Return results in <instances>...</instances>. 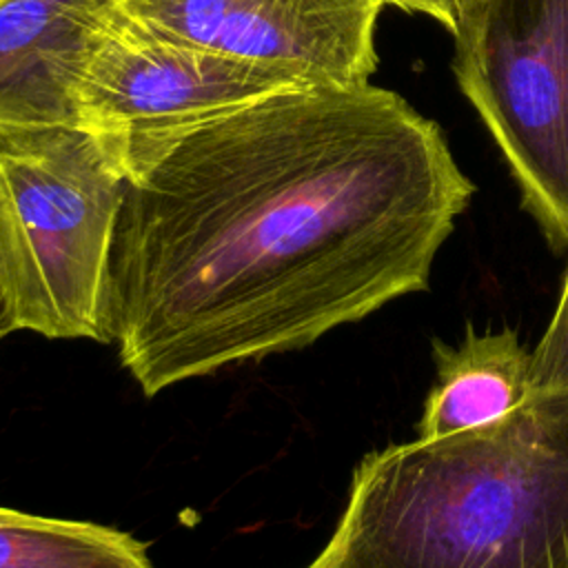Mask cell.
<instances>
[{"mask_svg":"<svg viewBox=\"0 0 568 568\" xmlns=\"http://www.w3.org/2000/svg\"><path fill=\"white\" fill-rule=\"evenodd\" d=\"M115 160L106 337L149 397L426 291L475 193L439 126L371 82L282 91Z\"/></svg>","mask_w":568,"mask_h":568,"instance_id":"cell-1","label":"cell"},{"mask_svg":"<svg viewBox=\"0 0 568 568\" xmlns=\"http://www.w3.org/2000/svg\"><path fill=\"white\" fill-rule=\"evenodd\" d=\"M306 568H568V390L368 453Z\"/></svg>","mask_w":568,"mask_h":568,"instance_id":"cell-2","label":"cell"},{"mask_svg":"<svg viewBox=\"0 0 568 568\" xmlns=\"http://www.w3.org/2000/svg\"><path fill=\"white\" fill-rule=\"evenodd\" d=\"M126 178L82 129L0 138V288L13 331L106 337V284Z\"/></svg>","mask_w":568,"mask_h":568,"instance_id":"cell-3","label":"cell"},{"mask_svg":"<svg viewBox=\"0 0 568 568\" xmlns=\"http://www.w3.org/2000/svg\"><path fill=\"white\" fill-rule=\"evenodd\" d=\"M450 33L462 93L526 211L568 251V0H470Z\"/></svg>","mask_w":568,"mask_h":568,"instance_id":"cell-4","label":"cell"},{"mask_svg":"<svg viewBox=\"0 0 568 568\" xmlns=\"http://www.w3.org/2000/svg\"><path fill=\"white\" fill-rule=\"evenodd\" d=\"M306 87L320 84L284 67L158 33L113 7L80 73L73 102L78 129L95 135L118 158L129 144Z\"/></svg>","mask_w":568,"mask_h":568,"instance_id":"cell-5","label":"cell"},{"mask_svg":"<svg viewBox=\"0 0 568 568\" xmlns=\"http://www.w3.org/2000/svg\"><path fill=\"white\" fill-rule=\"evenodd\" d=\"M146 29L291 69L320 87L371 82L382 0H109Z\"/></svg>","mask_w":568,"mask_h":568,"instance_id":"cell-6","label":"cell"},{"mask_svg":"<svg viewBox=\"0 0 568 568\" xmlns=\"http://www.w3.org/2000/svg\"><path fill=\"white\" fill-rule=\"evenodd\" d=\"M111 9L109 0L0 2V138L78 129L73 93Z\"/></svg>","mask_w":568,"mask_h":568,"instance_id":"cell-7","label":"cell"},{"mask_svg":"<svg viewBox=\"0 0 568 568\" xmlns=\"http://www.w3.org/2000/svg\"><path fill=\"white\" fill-rule=\"evenodd\" d=\"M435 382L424 399L417 439L430 442L493 424L530 393V351L515 328H466L455 344L433 342Z\"/></svg>","mask_w":568,"mask_h":568,"instance_id":"cell-8","label":"cell"},{"mask_svg":"<svg viewBox=\"0 0 568 568\" xmlns=\"http://www.w3.org/2000/svg\"><path fill=\"white\" fill-rule=\"evenodd\" d=\"M0 568H155L133 535L0 506Z\"/></svg>","mask_w":568,"mask_h":568,"instance_id":"cell-9","label":"cell"},{"mask_svg":"<svg viewBox=\"0 0 568 568\" xmlns=\"http://www.w3.org/2000/svg\"><path fill=\"white\" fill-rule=\"evenodd\" d=\"M568 390V273L557 308L530 351V393Z\"/></svg>","mask_w":568,"mask_h":568,"instance_id":"cell-10","label":"cell"},{"mask_svg":"<svg viewBox=\"0 0 568 568\" xmlns=\"http://www.w3.org/2000/svg\"><path fill=\"white\" fill-rule=\"evenodd\" d=\"M470 0H410V13H426L428 18L442 22L448 31L455 29L459 11Z\"/></svg>","mask_w":568,"mask_h":568,"instance_id":"cell-11","label":"cell"},{"mask_svg":"<svg viewBox=\"0 0 568 568\" xmlns=\"http://www.w3.org/2000/svg\"><path fill=\"white\" fill-rule=\"evenodd\" d=\"M13 331V322H11V315H9V308H7V302H4V295H2V288H0V339L4 335H9Z\"/></svg>","mask_w":568,"mask_h":568,"instance_id":"cell-12","label":"cell"},{"mask_svg":"<svg viewBox=\"0 0 568 568\" xmlns=\"http://www.w3.org/2000/svg\"><path fill=\"white\" fill-rule=\"evenodd\" d=\"M384 4H393V7H397V9H402V11H410V0H382Z\"/></svg>","mask_w":568,"mask_h":568,"instance_id":"cell-13","label":"cell"},{"mask_svg":"<svg viewBox=\"0 0 568 568\" xmlns=\"http://www.w3.org/2000/svg\"><path fill=\"white\" fill-rule=\"evenodd\" d=\"M0 2H2V0H0Z\"/></svg>","mask_w":568,"mask_h":568,"instance_id":"cell-14","label":"cell"}]
</instances>
